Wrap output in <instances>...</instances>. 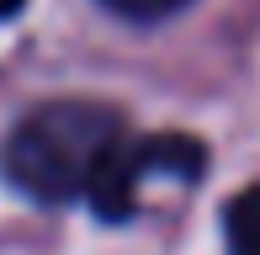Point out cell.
<instances>
[{
	"label": "cell",
	"instance_id": "6da1fadb",
	"mask_svg": "<svg viewBox=\"0 0 260 255\" xmlns=\"http://www.w3.org/2000/svg\"><path fill=\"white\" fill-rule=\"evenodd\" d=\"M127 133H133L127 117L106 101H85V96L43 101L6 133L0 176L43 207L90 202L106 160L117 154Z\"/></svg>",
	"mask_w": 260,
	"mask_h": 255
},
{
	"label": "cell",
	"instance_id": "7a4b0ae2",
	"mask_svg": "<svg viewBox=\"0 0 260 255\" xmlns=\"http://www.w3.org/2000/svg\"><path fill=\"white\" fill-rule=\"evenodd\" d=\"M207 170V149L202 138L191 133H127L117 144V154L106 160L96 192H90V207L106 224H127L138 213V197H144L149 181H197Z\"/></svg>",
	"mask_w": 260,
	"mask_h": 255
},
{
	"label": "cell",
	"instance_id": "3957f363",
	"mask_svg": "<svg viewBox=\"0 0 260 255\" xmlns=\"http://www.w3.org/2000/svg\"><path fill=\"white\" fill-rule=\"evenodd\" d=\"M223 234H229V255H260V181L244 186L223 213Z\"/></svg>",
	"mask_w": 260,
	"mask_h": 255
},
{
	"label": "cell",
	"instance_id": "277c9868",
	"mask_svg": "<svg viewBox=\"0 0 260 255\" xmlns=\"http://www.w3.org/2000/svg\"><path fill=\"white\" fill-rule=\"evenodd\" d=\"M106 11H117V16H127V21H165V16H175V11H186L191 0H101Z\"/></svg>",
	"mask_w": 260,
	"mask_h": 255
},
{
	"label": "cell",
	"instance_id": "5b68a950",
	"mask_svg": "<svg viewBox=\"0 0 260 255\" xmlns=\"http://www.w3.org/2000/svg\"><path fill=\"white\" fill-rule=\"evenodd\" d=\"M21 6H27V0H0V21H11V16H21Z\"/></svg>",
	"mask_w": 260,
	"mask_h": 255
}]
</instances>
